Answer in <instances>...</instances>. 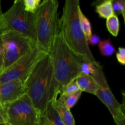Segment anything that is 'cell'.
Instances as JSON below:
<instances>
[{"label": "cell", "mask_w": 125, "mask_h": 125, "mask_svg": "<svg viewBox=\"0 0 125 125\" xmlns=\"http://www.w3.org/2000/svg\"><path fill=\"white\" fill-rule=\"evenodd\" d=\"M25 94L42 116L49 104L60 95L55 83L52 61L46 54L37 61L26 78Z\"/></svg>", "instance_id": "obj_1"}, {"label": "cell", "mask_w": 125, "mask_h": 125, "mask_svg": "<svg viewBox=\"0 0 125 125\" xmlns=\"http://www.w3.org/2000/svg\"><path fill=\"white\" fill-rule=\"evenodd\" d=\"M79 0H66L58 28L70 50L78 57L92 63L98 62L93 56L86 37L81 28L78 10Z\"/></svg>", "instance_id": "obj_2"}, {"label": "cell", "mask_w": 125, "mask_h": 125, "mask_svg": "<svg viewBox=\"0 0 125 125\" xmlns=\"http://www.w3.org/2000/svg\"><path fill=\"white\" fill-rule=\"evenodd\" d=\"M52 61L56 87L60 95L62 89L80 73L81 59L70 50L58 28L49 53Z\"/></svg>", "instance_id": "obj_3"}, {"label": "cell", "mask_w": 125, "mask_h": 125, "mask_svg": "<svg viewBox=\"0 0 125 125\" xmlns=\"http://www.w3.org/2000/svg\"><path fill=\"white\" fill-rule=\"evenodd\" d=\"M59 1H42L34 13L35 44L39 51L49 54L58 30Z\"/></svg>", "instance_id": "obj_4"}, {"label": "cell", "mask_w": 125, "mask_h": 125, "mask_svg": "<svg viewBox=\"0 0 125 125\" xmlns=\"http://www.w3.org/2000/svg\"><path fill=\"white\" fill-rule=\"evenodd\" d=\"M15 31L35 42L34 14L24 10L23 0H16L0 15V33Z\"/></svg>", "instance_id": "obj_5"}, {"label": "cell", "mask_w": 125, "mask_h": 125, "mask_svg": "<svg viewBox=\"0 0 125 125\" xmlns=\"http://www.w3.org/2000/svg\"><path fill=\"white\" fill-rule=\"evenodd\" d=\"M4 106V125H42L41 114L26 94Z\"/></svg>", "instance_id": "obj_6"}, {"label": "cell", "mask_w": 125, "mask_h": 125, "mask_svg": "<svg viewBox=\"0 0 125 125\" xmlns=\"http://www.w3.org/2000/svg\"><path fill=\"white\" fill-rule=\"evenodd\" d=\"M0 44L3 56L4 70L36 45L35 42L27 37L11 31L0 33Z\"/></svg>", "instance_id": "obj_7"}, {"label": "cell", "mask_w": 125, "mask_h": 125, "mask_svg": "<svg viewBox=\"0 0 125 125\" xmlns=\"http://www.w3.org/2000/svg\"><path fill=\"white\" fill-rule=\"evenodd\" d=\"M46 53L39 51L36 45L25 55L5 69L0 74V84L16 80L25 81L28 74L35 65Z\"/></svg>", "instance_id": "obj_8"}, {"label": "cell", "mask_w": 125, "mask_h": 125, "mask_svg": "<svg viewBox=\"0 0 125 125\" xmlns=\"http://www.w3.org/2000/svg\"><path fill=\"white\" fill-rule=\"evenodd\" d=\"M95 95L107 107L117 125H125V106L121 104L111 91L108 83L100 85Z\"/></svg>", "instance_id": "obj_9"}, {"label": "cell", "mask_w": 125, "mask_h": 125, "mask_svg": "<svg viewBox=\"0 0 125 125\" xmlns=\"http://www.w3.org/2000/svg\"><path fill=\"white\" fill-rule=\"evenodd\" d=\"M24 81L16 80L0 84V102L5 105L24 95Z\"/></svg>", "instance_id": "obj_10"}, {"label": "cell", "mask_w": 125, "mask_h": 125, "mask_svg": "<svg viewBox=\"0 0 125 125\" xmlns=\"http://www.w3.org/2000/svg\"><path fill=\"white\" fill-rule=\"evenodd\" d=\"M51 103L57 111L63 124L65 125H75V121L73 114L70 109L66 107L63 98L61 95Z\"/></svg>", "instance_id": "obj_11"}, {"label": "cell", "mask_w": 125, "mask_h": 125, "mask_svg": "<svg viewBox=\"0 0 125 125\" xmlns=\"http://www.w3.org/2000/svg\"><path fill=\"white\" fill-rule=\"evenodd\" d=\"M76 82L81 91L95 95L98 89L99 84L92 76L79 73L76 78Z\"/></svg>", "instance_id": "obj_12"}, {"label": "cell", "mask_w": 125, "mask_h": 125, "mask_svg": "<svg viewBox=\"0 0 125 125\" xmlns=\"http://www.w3.org/2000/svg\"><path fill=\"white\" fill-rule=\"evenodd\" d=\"M42 125H65L51 103L42 115Z\"/></svg>", "instance_id": "obj_13"}, {"label": "cell", "mask_w": 125, "mask_h": 125, "mask_svg": "<svg viewBox=\"0 0 125 125\" xmlns=\"http://www.w3.org/2000/svg\"><path fill=\"white\" fill-rule=\"evenodd\" d=\"M112 2L113 0H106L96 5L95 11L98 14L99 17L107 19L114 15L112 9Z\"/></svg>", "instance_id": "obj_14"}, {"label": "cell", "mask_w": 125, "mask_h": 125, "mask_svg": "<svg viewBox=\"0 0 125 125\" xmlns=\"http://www.w3.org/2000/svg\"><path fill=\"white\" fill-rule=\"evenodd\" d=\"M78 14H79V20L81 28L86 37L87 40H88L93 34L92 24L87 17L83 13L81 7L78 10Z\"/></svg>", "instance_id": "obj_15"}, {"label": "cell", "mask_w": 125, "mask_h": 125, "mask_svg": "<svg viewBox=\"0 0 125 125\" xmlns=\"http://www.w3.org/2000/svg\"><path fill=\"white\" fill-rule=\"evenodd\" d=\"M106 28L111 35L117 37L120 31V21L118 16L114 14L107 18Z\"/></svg>", "instance_id": "obj_16"}, {"label": "cell", "mask_w": 125, "mask_h": 125, "mask_svg": "<svg viewBox=\"0 0 125 125\" xmlns=\"http://www.w3.org/2000/svg\"><path fill=\"white\" fill-rule=\"evenodd\" d=\"M98 45L100 54L103 56H111L115 52V48L109 39L101 40Z\"/></svg>", "instance_id": "obj_17"}, {"label": "cell", "mask_w": 125, "mask_h": 125, "mask_svg": "<svg viewBox=\"0 0 125 125\" xmlns=\"http://www.w3.org/2000/svg\"><path fill=\"white\" fill-rule=\"evenodd\" d=\"M82 94H83V92L79 90L78 92H76L70 94V95H66V96L61 95V96L63 98V102H64L66 107L68 109H71L78 103V100L80 98Z\"/></svg>", "instance_id": "obj_18"}, {"label": "cell", "mask_w": 125, "mask_h": 125, "mask_svg": "<svg viewBox=\"0 0 125 125\" xmlns=\"http://www.w3.org/2000/svg\"><path fill=\"white\" fill-rule=\"evenodd\" d=\"M24 10L34 14L41 3V0H23Z\"/></svg>", "instance_id": "obj_19"}, {"label": "cell", "mask_w": 125, "mask_h": 125, "mask_svg": "<svg viewBox=\"0 0 125 125\" xmlns=\"http://www.w3.org/2000/svg\"><path fill=\"white\" fill-rule=\"evenodd\" d=\"M112 9L115 15H117L118 13H120L124 20H125V1L124 0H113Z\"/></svg>", "instance_id": "obj_20"}, {"label": "cell", "mask_w": 125, "mask_h": 125, "mask_svg": "<svg viewBox=\"0 0 125 125\" xmlns=\"http://www.w3.org/2000/svg\"><path fill=\"white\" fill-rule=\"evenodd\" d=\"M78 90H79V87H78V84L76 82V80H74L71 82V83H70L68 84H67L66 86H65L62 89L61 94L60 95L66 96V95L74 94V93L78 92Z\"/></svg>", "instance_id": "obj_21"}, {"label": "cell", "mask_w": 125, "mask_h": 125, "mask_svg": "<svg viewBox=\"0 0 125 125\" xmlns=\"http://www.w3.org/2000/svg\"><path fill=\"white\" fill-rule=\"evenodd\" d=\"M116 57L118 62L122 65H125V48L124 47H119L118 49Z\"/></svg>", "instance_id": "obj_22"}, {"label": "cell", "mask_w": 125, "mask_h": 125, "mask_svg": "<svg viewBox=\"0 0 125 125\" xmlns=\"http://www.w3.org/2000/svg\"><path fill=\"white\" fill-rule=\"evenodd\" d=\"M100 41H101V39H100V36L98 35L97 34H92V36L89 38V40H87V43L89 45H91L93 46H95V45H98Z\"/></svg>", "instance_id": "obj_23"}, {"label": "cell", "mask_w": 125, "mask_h": 125, "mask_svg": "<svg viewBox=\"0 0 125 125\" xmlns=\"http://www.w3.org/2000/svg\"><path fill=\"white\" fill-rule=\"evenodd\" d=\"M4 70V59L3 56H2V50H1V44H0V74Z\"/></svg>", "instance_id": "obj_24"}, {"label": "cell", "mask_w": 125, "mask_h": 125, "mask_svg": "<svg viewBox=\"0 0 125 125\" xmlns=\"http://www.w3.org/2000/svg\"><path fill=\"white\" fill-rule=\"evenodd\" d=\"M4 112V106L0 102V114L3 116Z\"/></svg>", "instance_id": "obj_25"}, {"label": "cell", "mask_w": 125, "mask_h": 125, "mask_svg": "<svg viewBox=\"0 0 125 125\" xmlns=\"http://www.w3.org/2000/svg\"><path fill=\"white\" fill-rule=\"evenodd\" d=\"M4 124V119L2 115L0 114V125Z\"/></svg>", "instance_id": "obj_26"}, {"label": "cell", "mask_w": 125, "mask_h": 125, "mask_svg": "<svg viewBox=\"0 0 125 125\" xmlns=\"http://www.w3.org/2000/svg\"><path fill=\"white\" fill-rule=\"evenodd\" d=\"M2 13V11H1V1H0V15Z\"/></svg>", "instance_id": "obj_27"}, {"label": "cell", "mask_w": 125, "mask_h": 125, "mask_svg": "<svg viewBox=\"0 0 125 125\" xmlns=\"http://www.w3.org/2000/svg\"><path fill=\"white\" fill-rule=\"evenodd\" d=\"M4 125V124H2V125Z\"/></svg>", "instance_id": "obj_28"}]
</instances>
